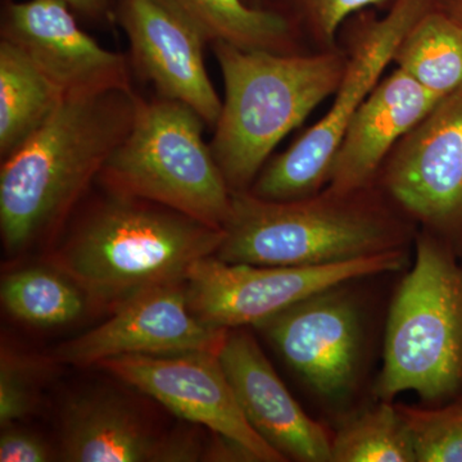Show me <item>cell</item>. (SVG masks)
I'll use <instances>...</instances> for the list:
<instances>
[{
  "instance_id": "28",
  "label": "cell",
  "mask_w": 462,
  "mask_h": 462,
  "mask_svg": "<svg viewBox=\"0 0 462 462\" xmlns=\"http://www.w3.org/2000/svg\"><path fill=\"white\" fill-rule=\"evenodd\" d=\"M439 7L462 26V0H440Z\"/></svg>"
},
{
  "instance_id": "27",
  "label": "cell",
  "mask_w": 462,
  "mask_h": 462,
  "mask_svg": "<svg viewBox=\"0 0 462 462\" xmlns=\"http://www.w3.org/2000/svg\"><path fill=\"white\" fill-rule=\"evenodd\" d=\"M75 14L93 21L114 20L116 0H63Z\"/></svg>"
},
{
  "instance_id": "19",
  "label": "cell",
  "mask_w": 462,
  "mask_h": 462,
  "mask_svg": "<svg viewBox=\"0 0 462 462\" xmlns=\"http://www.w3.org/2000/svg\"><path fill=\"white\" fill-rule=\"evenodd\" d=\"M16 45L0 41V156L8 157L38 132L65 100Z\"/></svg>"
},
{
  "instance_id": "29",
  "label": "cell",
  "mask_w": 462,
  "mask_h": 462,
  "mask_svg": "<svg viewBox=\"0 0 462 462\" xmlns=\"http://www.w3.org/2000/svg\"><path fill=\"white\" fill-rule=\"evenodd\" d=\"M248 5L257 8H269V0H245Z\"/></svg>"
},
{
  "instance_id": "25",
  "label": "cell",
  "mask_w": 462,
  "mask_h": 462,
  "mask_svg": "<svg viewBox=\"0 0 462 462\" xmlns=\"http://www.w3.org/2000/svg\"><path fill=\"white\" fill-rule=\"evenodd\" d=\"M39 367L30 358L3 349L0 361V425L16 424L38 406Z\"/></svg>"
},
{
  "instance_id": "18",
  "label": "cell",
  "mask_w": 462,
  "mask_h": 462,
  "mask_svg": "<svg viewBox=\"0 0 462 462\" xmlns=\"http://www.w3.org/2000/svg\"><path fill=\"white\" fill-rule=\"evenodd\" d=\"M184 20L207 42H226L243 51L275 53L303 51L291 21L273 8H257L245 0H157Z\"/></svg>"
},
{
  "instance_id": "5",
  "label": "cell",
  "mask_w": 462,
  "mask_h": 462,
  "mask_svg": "<svg viewBox=\"0 0 462 462\" xmlns=\"http://www.w3.org/2000/svg\"><path fill=\"white\" fill-rule=\"evenodd\" d=\"M456 256L428 231L416 238L415 263L389 311L379 400L392 402L412 391L437 402L462 387V269Z\"/></svg>"
},
{
  "instance_id": "12",
  "label": "cell",
  "mask_w": 462,
  "mask_h": 462,
  "mask_svg": "<svg viewBox=\"0 0 462 462\" xmlns=\"http://www.w3.org/2000/svg\"><path fill=\"white\" fill-rule=\"evenodd\" d=\"M74 14L63 0L9 2L0 36L23 51L65 97L132 90L129 58L94 41Z\"/></svg>"
},
{
  "instance_id": "1",
  "label": "cell",
  "mask_w": 462,
  "mask_h": 462,
  "mask_svg": "<svg viewBox=\"0 0 462 462\" xmlns=\"http://www.w3.org/2000/svg\"><path fill=\"white\" fill-rule=\"evenodd\" d=\"M139 96L109 90L66 97L0 169V230L17 254L56 229L132 129Z\"/></svg>"
},
{
  "instance_id": "9",
  "label": "cell",
  "mask_w": 462,
  "mask_h": 462,
  "mask_svg": "<svg viewBox=\"0 0 462 462\" xmlns=\"http://www.w3.org/2000/svg\"><path fill=\"white\" fill-rule=\"evenodd\" d=\"M375 185L410 221L461 254L462 90L398 142Z\"/></svg>"
},
{
  "instance_id": "17",
  "label": "cell",
  "mask_w": 462,
  "mask_h": 462,
  "mask_svg": "<svg viewBox=\"0 0 462 462\" xmlns=\"http://www.w3.org/2000/svg\"><path fill=\"white\" fill-rule=\"evenodd\" d=\"M167 436L111 394L69 401L62 415V457L69 462H165Z\"/></svg>"
},
{
  "instance_id": "26",
  "label": "cell",
  "mask_w": 462,
  "mask_h": 462,
  "mask_svg": "<svg viewBox=\"0 0 462 462\" xmlns=\"http://www.w3.org/2000/svg\"><path fill=\"white\" fill-rule=\"evenodd\" d=\"M53 460L50 445L32 431L20 430L16 424L3 428L0 437V461L45 462Z\"/></svg>"
},
{
  "instance_id": "24",
  "label": "cell",
  "mask_w": 462,
  "mask_h": 462,
  "mask_svg": "<svg viewBox=\"0 0 462 462\" xmlns=\"http://www.w3.org/2000/svg\"><path fill=\"white\" fill-rule=\"evenodd\" d=\"M418 462H462V400L440 409L397 404Z\"/></svg>"
},
{
  "instance_id": "8",
  "label": "cell",
  "mask_w": 462,
  "mask_h": 462,
  "mask_svg": "<svg viewBox=\"0 0 462 462\" xmlns=\"http://www.w3.org/2000/svg\"><path fill=\"white\" fill-rule=\"evenodd\" d=\"M406 248L322 266H254L200 258L185 273L191 311L218 329L254 325L306 298L365 276L398 272Z\"/></svg>"
},
{
  "instance_id": "15",
  "label": "cell",
  "mask_w": 462,
  "mask_h": 462,
  "mask_svg": "<svg viewBox=\"0 0 462 462\" xmlns=\"http://www.w3.org/2000/svg\"><path fill=\"white\" fill-rule=\"evenodd\" d=\"M220 363L254 431L285 460L331 462V437L310 418L247 331L227 330Z\"/></svg>"
},
{
  "instance_id": "2",
  "label": "cell",
  "mask_w": 462,
  "mask_h": 462,
  "mask_svg": "<svg viewBox=\"0 0 462 462\" xmlns=\"http://www.w3.org/2000/svg\"><path fill=\"white\" fill-rule=\"evenodd\" d=\"M415 224L375 184L291 200L233 193L215 256L254 266H322L406 248Z\"/></svg>"
},
{
  "instance_id": "10",
  "label": "cell",
  "mask_w": 462,
  "mask_h": 462,
  "mask_svg": "<svg viewBox=\"0 0 462 462\" xmlns=\"http://www.w3.org/2000/svg\"><path fill=\"white\" fill-rule=\"evenodd\" d=\"M218 354L125 355L97 366L162 403L179 418L236 440L258 462L287 461L249 425Z\"/></svg>"
},
{
  "instance_id": "21",
  "label": "cell",
  "mask_w": 462,
  "mask_h": 462,
  "mask_svg": "<svg viewBox=\"0 0 462 462\" xmlns=\"http://www.w3.org/2000/svg\"><path fill=\"white\" fill-rule=\"evenodd\" d=\"M2 303L17 320L38 328H53L76 320L84 312L87 296L60 270H18L5 275Z\"/></svg>"
},
{
  "instance_id": "20",
  "label": "cell",
  "mask_w": 462,
  "mask_h": 462,
  "mask_svg": "<svg viewBox=\"0 0 462 462\" xmlns=\"http://www.w3.org/2000/svg\"><path fill=\"white\" fill-rule=\"evenodd\" d=\"M393 62L440 98L462 90V26L438 5L404 36Z\"/></svg>"
},
{
  "instance_id": "4",
  "label": "cell",
  "mask_w": 462,
  "mask_h": 462,
  "mask_svg": "<svg viewBox=\"0 0 462 462\" xmlns=\"http://www.w3.org/2000/svg\"><path fill=\"white\" fill-rule=\"evenodd\" d=\"M225 99L211 147L231 193L251 189L273 149L325 99L345 74V48L275 53L212 44Z\"/></svg>"
},
{
  "instance_id": "23",
  "label": "cell",
  "mask_w": 462,
  "mask_h": 462,
  "mask_svg": "<svg viewBox=\"0 0 462 462\" xmlns=\"http://www.w3.org/2000/svg\"><path fill=\"white\" fill-rule=\"evenodd\" d=\"M393 0H269V8L287 16L312 51L339 48L338 33L346 21L365 9L385 8Z\"/></svg>"
},
{
  "instance_id": "13",
  "label": "cell",
  "mask_w": 462,
  "mask_h": 462,
  "mask_svg": "<svg viewBox=\"0 0 462 462\" xmlns=\"http://www.w3.org/2000/svg\"><path fill=\"white\" fill-rule=\"evenodd\" d=\"M328 289L256 325L316 393L338 398L354 387L361 351L357 306Z\"/></svg>"
},
{
  "instance_id": "22",
  "label": "cell",
  "mask_w": 462,
  "mask_h": 462,
  "mask_svg": "<svg viewBox=\"0 0 462 462\" xmlns=\"http://www.w3.org/2000/svg\"><path fill=\"white\" fill-rule=\"evenodd\" d=\"M411 436L388 401L346 421L331 437V462H415Z\"/></svg>"
},
{
  "instance_id": "7",
  "label": "cell",
  "mask_w": 462,
  "mask_h": 462,
  "mask_svg": "<svg viewBox=\"0 0 462 462\" xmlns=\"http://www.w3.org/2000/svg\"><path fill=\"white\" fill-rule=\"evenodd\" d=\"M440 0H393L385 16L365 9L346 21V63L336 99L321 120L261 170L251 193L269 200H291L324 189L346 124L373 93L404 36Z\"/></svg>"
},
{
  "instance_id": "14",
  "label": "cell",
  "mask_w": 462,
  "mask_h": 462,
  "mask_svg": "<svg viewBox=\"0 0 462 462\" xmlns=\"http://www.w3.org/2000/svg\"><path fill=\"white\" fill-rule=\"evenodd\" d=\"M114 21L130 44V66L158 97L189 106L215 127L223 100L205 63L207 42L157 0H116Z\"/></svg>"
},
{
  "instance_id": "16",
  "label": "cell",
  "mask_w": 462,
  "mask_h": 462,
  "mask_svg": "<svg viewBox=\"0 0 462 462\" xmlns=\"http://www.w3.org/2000/svg\"><path fill=\"white\" fill-rule=\"evenodd\" d=\"M443 98L400 69L383 79L346 124L331 162L328 189H365L398 142L421 123Z\"/></svg>"
},
{
  "instance_id": "6",
  "label": "cell",
  "mask_w": 462,
  "mask_h": 462,
  "mask_svg": "<svg viewBox=\"0 0 462 462\" xmlns=\"http://www.w3.org/2000/svg\"><path fill=\"white\" fill-rule=\"evenodd\" d=\"M205 126L184 103L139 97L132 129L100 171V184L224 229L233 193L203 139Z\"/></svg>"
},
{
  "instance_id": "3",
  "label": "cell",
  "mask_w": 462,
  "mask_h": 462,
  "mask_svg": "<svg viewBox=\"0 0 462 462\" xmlns=\"http://www.w3.org/2000/svg\"><path fill=\"white\" fill-rule=\"evenodd\" d=\"M224 238V229L107 190L54 252L51 266L94 302L118 306L144 289L184 278L190 264L214 256Z\"/></svg>"
},
{
  "instance_id": "11",
  "label": "cell",
  "mask_w": 462,
  "mask_h": 462,
  "mask_svg": "<svg viewBox=\"0 0 462 462\" xmlns=\"http://www.w3.org/2000/svg\"><path fill=\"white\" fill-rule=\"evenodd\" d=\"M227 330L207 325L191 311L184 276L127 298L107 321L60 346L56 358L97 366L125 355L218 354Z\"/></svg>"
}]
</instances>
